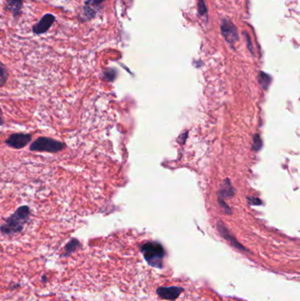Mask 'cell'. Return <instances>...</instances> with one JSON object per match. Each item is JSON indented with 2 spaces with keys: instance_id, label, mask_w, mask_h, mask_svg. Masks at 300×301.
<instances>
[{
  "instance_id": "6da1fadb",
  "label": "cell",
  "mask_w": 300,
  "mask_h": 301,
  "mask_svg": "<svg viewBox=\"0 0 300 301\" xmlns=\"http://www.w3.org/2000/svg\"><path fill=\"white\" fill-rule=\"evenodd\" d=\"M31 217V209L29 205L18 207L13 214L5 219L3 225L0 226V232L3 235L13 236L21 234L26 224Z\"/></svg>"
},
{
  "instance_id": "7a4b0ae2",
  "label": "cell",
  "mask_w": 300,
  "mask_h": 301,
  "mask_svg": "<svg viewBox=\"0 0 300 301\" xmlns=\"http://www.w3.org/2000/svg\"><path fill=\"white\" fill-rule=\"evenodd\" d=\"M67 147L66 143L48 136H39L32 142L29 150L34 153H58Z\"/></svg>"
},
{
  "instance_id": "3957f363",
  "label": "cell",
  "mask_w": 300,
  "mask_h": 301,
  "mask_svg": "<svg viewBox=\"0 0 300 301\" xmlns=\"http://www.w3.org/2000/svg\"><path fill=\"white\" fill-rule=\"evenodd\" d=\"M144 258L152 267H162V263L165 257V251L161 245L155 242L146 243L142 248Z\"/></svg>"
},
{
  "instance_id": "277c9868",
  "label": "cell",
  "mask_w": 300,
  "mask_h": 301,
  "mask_svg": "<svg viewBox=\"0 0 300 301\" xmlns=\"http://www.w3.org/2000/svg\"><path fill=\"white\" fill-rule=\"evenodd\" d=\"M32 137V134L29 133H13L4 140V144L11 148L21 150L31 144Z\"/></svg>"
},
{
  "instance_id": "5b68a950",
  "label": "cell",
  "mask_w": 300,
  "mask_h": 301,
  "mask_svg": "<svg viewBox=\"0 0 300 301\" xmlns=\"http://www.w3.org/2000/svg\"><path fill=\"white\" fill-rule=\"evenodd\" d=\"M221 33H222L224 38L226 39V41L233 47L238 41V36L237 29L235 28V26L231 21H227L226 19L222 20Z\"/></svg>"
},
{
  "instance_id": "8992f818",
  "label": "cell",
  "mask_w": 300,
  "mask_h": 301,
  "mask_svg": "<svg viewBox=\"0 0 300 301\" xmlns=\"http://www.w3.org/2000/svg\"><path fill=\"white\" fill-rule=\"evenodd\" d=\"M55 21H56V17L54 16L53 14L46 13L35 25H33L32 29L33 33L37 35L47 33L53 26Z\"/></svg>"
},
{
  "instance_id": "52a82bcc",
  "label": "cell",
  "mask_w": 300,
  "mask_h": 301,
  "mask_svg": "<svg viewBox=\"0 0 300 301\" xmlns=\"http://www.w3.org/2000/svg\"><path fill=\"white\" fill-rule=\"evenodd\" d=\"M105 0H87L83 6L82 16L85 21H90L95 18L100 5Z\"/></svg>"
},
{
  "instance_id": "ba28073f",
  "label": "cell",
  "mask_w": 300,
  "mask_h": 301,
  "mask_svg": "<svg viewBox=\"0 0 300 301\" xmlns=\"http://www.w3.org/2000/svg\"><path fill=\"white\" fill-rule=\"evenodd\" d=\"M183 292V289L178 286H169V287H160L157 293L161 299L167 301H174L180 297L181 293Z\"/></svg>"
},
{
  "instance_id": "9c48e42d",
  "label": "cell",
  "mask_w": 300,
  "mask_h": 301,
  "mask_svg": "<svg viewBox=\"0 0 300 301\" xmlns=\"http://www.w3.org/2000/svg\"><path fill=\"white\" fill-rule=\"evenodd\" d=\"M24 0H6L5 10L13 14V18H19L21 15Z\"/></svg>"
},
{
  "instance_id": "30bf717a",
  "label": "cell",
  "mask_w": 300,
  "mask_h": 301,
  "mask_svg": "<svg viewBox=\"0 0 300 301\" xmlns=\"http://www.w3.org/2000/svg\"><path fill=\"white\" fill-rule=\"evenodd\" d=\"M82 248V244L76 238L70 239L68 243L66 244L64 248V253L62 254V257H68L71 254H73L76 251H78V249Z\"/></svg>"
},
{
  "instance_id": "8fae6325",
  "label": "cell",
  "mask_w": 300,
  "mask_h": 301,
  "mask_svg": "<svg viewBox=\"0 0 300 301\" xmlns=\"http://www.w3.org/2000/svg\"><path fill=\"white\" fill-rule=\"evenodd\" d=\"M9 73L4 64L0 61V88L4 87L8 80Z\"/></svg>"
},
{
  "instance_id": "7c38bea8",
  "label": "cell",
  "mask_w": 300,
  "mask_h": 301,
  "mask_svg": "<svg viewBox=\"0 0 300 301\" xmlns=\"http://www.w3.org/2000/svg\"><path fill=\"white\" fill-rule=\"evenodd\" d=\"M198 12L200 15H206L207 14V7H206L205 2L204 0H198Z\"/></svg>"
},
{
  "instance_id": "4fadbf2b",
  "label": "cell",
  "mask_w": 300,
  "mask_h": 301,
  "mask_svg": "<svg viewBox=\"0 0 300 301\" xmlns=\"http://www.w3.org/2000/svg\"><path fill=\"white\" fill-rule=\"evenodd\" d=\"M245 36L247 38V45H248V49L250 50L251 52L253 53V47H252V42H251L250 37H249V34L247 33H245Z\"/></svg>"
},
{
  "instance_id": "5bb4252c",
  "label": "cell",
  "mask_w": 300,
  "mask_h": 301,
  "mask_svg": "<svg viewBox=\"0 0 300 301\" xmlns=\"http://www.w3.org/2000/svg\"><path fill=\"white\" fill-rule=\"evenodd\" d=\"M4 116H3V111H2V108L0 107V126L4 125Z\"/></svg>"
},
{
  "instance_id": "9a60e30c",
  "label": "cell",
  "mask_w": 300,
  "mask_h": 301,
  "mask_svg": "<svg viewBox=\"0 0 300 301\" xmlns=\"http://www.w3.org/2000/svg\"><path fill=\"white\" fill-rule=\"evenodd\" d=\"M41 280H42V282H46V280H47L46 276H41Z\"/></svg>"
}]
</instances>
